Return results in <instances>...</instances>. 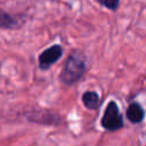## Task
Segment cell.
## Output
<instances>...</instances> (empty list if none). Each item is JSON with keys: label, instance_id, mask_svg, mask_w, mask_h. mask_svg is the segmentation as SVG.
<instances>
[{"label": "cell", "instance_id": "52a82bcc", "mask_svg": "<svg viewBox=\"0 0 146 146\" xmlns=\"http://www.w3.org/2000/svg\"><path fill=\"white\" fill-rule=\"evenodd\" d=\"M103 6H105L106 8L111 9V10H115L119 6L120 0H98Z\"/></svg>", "mask_w": 146, "mask_h": 146}, {"label": "cell", "instance_id": "277c9868", "mask_svg": "<svg viewBox=\"0 0 146 146\" xmlns=\"http://www.w3.org/2000/svg\"><path fill=\"white\" fill-rule=\"evenodd\" d=\"M127 117L132 123H138L144 119V110L138 103H132L127 108Z\"/></svg>", "mask_w": 146, "mask_h": 146}, {"label": "cell", "instance_id": "5b68a950", "mask_svg": "<svg viewBox=\"0 0 146 146\" xmlns=\"http://www.w3.org/2000/svg\"><path fill=\"white\" fill-rule=\"evenodd\" d=\"M82 102L84 104V106L89 110H96L99 106L100 99L97 92L95 91H87L83 94L82 96Z\"/></svg>", "mask_w": 146, "mask_h": 146}, {"label": "cell", "instance_id": "8992f818", "mask_svg": "<svg viewBox=\"0 0 146 146\" xmlns=\"http://www.w3.org/2000/svg\"><path fill=\"white\" fill-rule=\"evenodd\" d=\"M16 25V21L13 16L7 14L6 11L0 9V27L2 29H11Z\"/></svg>", "mask_w": 146, "mask_h": 146}, {"label": "cell", "instance_id": "3957f363", "mask_svg": "<svg viewBox=\"0 0 146 146\" xmlns=\"http://www.w3.org/2000/svg\"><path fill=\"white\" fill-rule=\"evenodd\" d=\"M63 55V49L60 44H54L50 48L43 50L39 56V66L41 70H48L52 64H55Z\"/></svg>", "mask_w": 146, "mask_h": 146}, {"label": "cell", "instance_id": "6da1fadb", "mask_svg": "<svg viewBox=\"0 0 146 146\" xmlns=\"http://www.w3.org/2000/svg\"><path fill=\"white\" fill-rule=\"evenodd\" d=\"M86 72V63L79 55H71L64 65L60 73V81L66 86L76 83Z\"/></svg>", "mask_w": 146, "mask_h": 146}, {"label": "cell", "instance_id": "7a4b0ae2", "mask_svg": "<svg viewBox=\"0 0 146 146\" xmlns=\"http://www.w3.org/2000/svg\"><path fill=\"white\" fill-rule=\"evenodd\" d=\"M102 125L110 131H115L123 127V119L119 112V107L115 102L108 103L102 119Z\"/></svg>", "mask_w": 146, "mask_h": 146}]
</instances>
